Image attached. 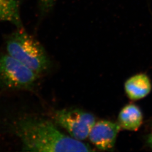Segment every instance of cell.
<instances>
[{
	"label": "cell",
	"mask_w": 152,
	"mask_h": 152,
	"mask_svg": "<svg viewBox=\"0 0 152 152\" xmlns=\"http://www.w3.org/2000/svg\"><path fill=\"white\" fill-rule=\"evenodd\" d=\"M12 130L22 144L23 150L30 152H90L88 145L66 135L51 121L36 115L19 117Z\"/></svg>",
	"instance_id": "6da1fadb"
},
{
	"label": "cell",
	"mask_w": 152,
	"mask_h": 152,
	"mask_svg": "<svg viewBox=\"0 0 152 152\" xmlns=\"http://www.w3.org/2000/svg\"><path fill=\"white\" fill-rule=\"evenodd\" d=\"M7 54L41 76L49 71L50 60L42 45L23 28L11 34L6 41Z\"/></svg>",
	"instance_id": "7a4b0ae2"
},
{
	"label": "cell",
	"mask_w": 152,
	"mask_h": 152,
	"mask_svg": "<svg viewBox=\"0 0 152 152\" xmlns=\"http://www.w3.org/2000/svg\"><path fill=\"white\" fill-rule=\"evenodd\" d=\"M40 76L10 55H0V85L13 90H31Z\"/></svg>",
	"instance_id": "3957f363"
},
{
	"label": "cell",
	"mask_w": 152,
	"mask_h": 152,
	"mask_svg": "<svg viewBox=\"0 0 152 152\" xmlns=\"http://www.w3.org/2000/svg\"><path fill=\"white\" fill-rule=\"evenodd\" d=\"M54 118L58 125L68 132L69 136L80 141L87 139L96 122L93 114L76 108L58 110L55 112Z\"/></svg>",
	"instance_id": "277c9868"
},
{
	"label": "cell",
	"mask_w": 152,
	"mask_h": 152,
	"mask_svg": "<svg viewBox=\"0 0 152 152\" xmlns=\"http://www.w3.org/2000/svg\"><path fill=\"white\" fill-rule=\"evenodd\" d=\"M120 129L118 123L102 120L93 125L88 137L99 149L112 151L114 148Z\"/></svg>",
	"instance_id": "5b68a950"
},
{
	"label": "cell",
	"mask_w": 152,
	"mask_h": 152,
	"mask_svg": "<svg viewBox=\"0 0 152 152\" xmlns=\"http://www.w3.org/2000/svg\"><path fill=\"white\" fill-rule=\"evenodd\" d=\"M125 90L127 96L132 100H137L146 97L152 90L149 78L144 73L132 76L125 83Z\"/></svg>",
	"instance_id": "8992f818"
},
{
	"label": "cell",
	"mask_w": 152,
	"mask_h": 152,
	"mask_svg": "<svg viewBox=\"0 0 152 152\" xmlns=\"http://www.w3.org/2000/svg\"><path fill=\"white\" fill-rule=\"evenodd\" d=\"M143 121L141 109L135 104H128L120 111L118 117V124L121 129L126 130L137 131Z\"/></svg>",
	"instance_id": "52a82bcc"
},
{
	"label": "cell",
	"mask_w": 152,
	"mask_h": 152,
	"mask_svg": "<svg viewBox=\"0 0 152 152\" xmlns=\"http://www.w3.org/2000/svg\"><path fill=\"white\" fill-rule=\"evenodd\" d=\"M0 22H10L23 28L20 15V0H0Z\"/></svg>",
	"instance_id": "ba28073f"
},
{
	"label": "cell",
	"mask_w": 152,
	"mask_h": 152,
	"mask_svg": "<svg viewBox=\"0 0 152 152\" xmlns=\"http://www.w3.org/2000/svg\"><path fill=\"white\" fill-rule=\"evenodd\" d=\"M56 0H39V8L43 14H46L53 9Z\"/></svg>",
	"instance_id": "9c48e42d"
},
{
	"label": "cell",
	"mask_w": 152,
	"mask_h": 152,
	"mask_svg": "<svg viewBox=\"0 0 152 152\" xmlns=\"http://www.w3.org/2000/svg\"><path fill=\"white\" fill-rule=\"evenodd\" d=\"M148 143H149L151 148L152 149V131L148 138Z\"/></svg>",
	"instance_id": "30bf717a"
}]
</instances>
